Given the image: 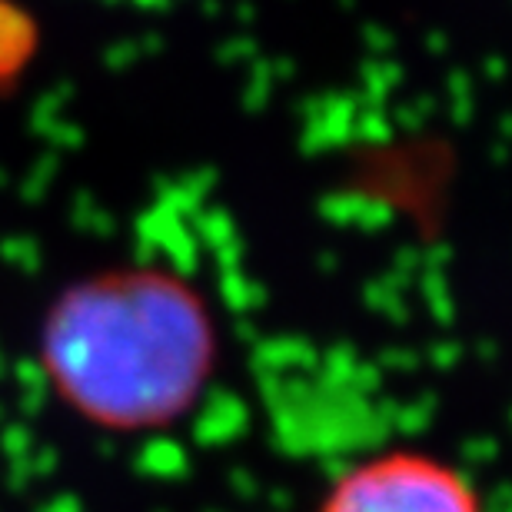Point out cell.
<instances>
[{"label": "cell", "instance_id": "1", "mask_svg": "<svg viewBox=\"0 0 512 512\" xmlns=\"http://www.w3.org/2000/svg\"><path fill=\"white\" fill-rule=\"evenodd\" d=\"M213 333L200 300L157 270L104 273L57 303L44 363L57 393L100 426L147 429L200 393Z\"/></svg>", "mask_w": 512, "mask_h": 512}, {"label": "cell", "instance_id": "2", "mask_svg": "<svg viewBox=\"0 0 512 512\" xmlns=\"http://www.w3.org/2000/svg\"><path fill=\"white\" fill-rule=\"evenodd\" d=\"M323 512H479V499L453 466L393 453L346 473Z\"/></svg>", "mask_w": 512, "mask_h": 512}]
</instances>
